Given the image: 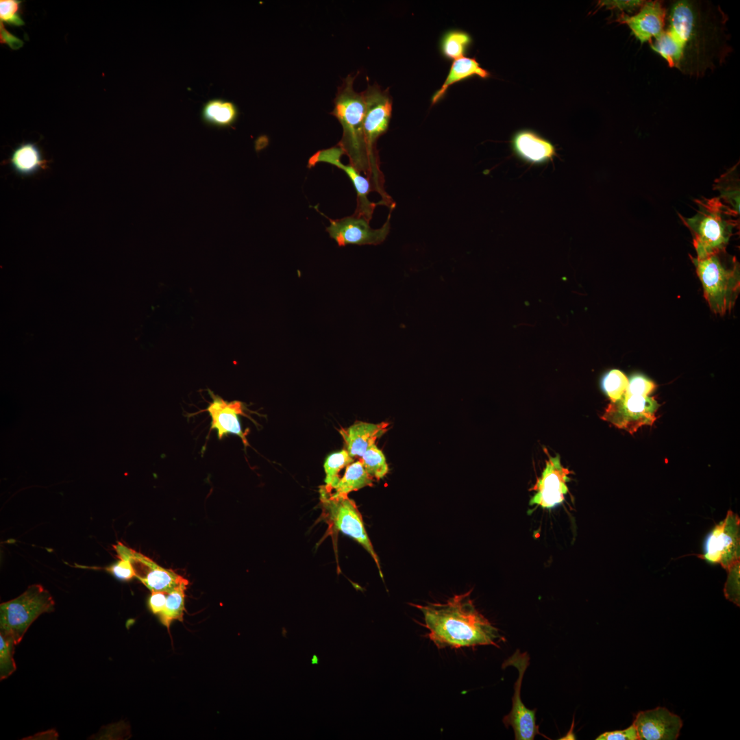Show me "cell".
Instances as JSON below:
<instances>
[{
    "instance_id": "19",
    "label": "cell",
    "mask_w": 740,
    "mask_h": 740,
    "mask_svg": "<svg viewBox=\"0 0 740 740\" xmlns=\"http://www.w3.org/2000/svg\"><path fill=\"white\" fill-rule=\"evenodd\" d=\"M511 145L514 152L521 159L534 164L547 162L555 155V148L550 141L530 130H521L515 134Z\"/></svg>"
},
{
    "instance_id": "23",
    "label": "cell",
    "mask_w": 740,
    "mask_h": 740,
    "mask_svg": "<svg viewBox=\"0 0 740 740\" xmlns=\"http://www.w3.org/2000/svg\"><path fill=\"white\" fill-rule=\"evenodd\" d=\"M9 162L17 174L24 176L34 174L45 164L39 147L32 142H24L16 147Z\"/></svg>"
},
{
    "instance_id": "26",
    "label": "cell",
    "mask_w": 740,
    "mask_h": 740,
    "mask_svg": "<svg viewBox=\"0 0 740 740\" xmlns=\"http://www.w3.org/2000/svg\"><path fill=\"white\" fill-rule=\"evenodd\" d=\"M472 39L466 32L452 29L446 31L441 38L439 50L442 56L448 60L465 57Z\"/></svg>"
},
{
    "instance_id": "17",
    "label": "cell",
    "mask_w": 740,
    "mask_h": 740,
    "mask_svg": "<svg viewBox=\"0 0 740 740\" xmlns=\"http://www.w3.org/2000/svg\"><path fill=\"white\" fill-rule=\"evenodd\" d=\"M667 9L661 1H645L639 10L632 14H621L617 21L628 26L641 43L658 38L665 28Z\"/></svg>"
},
{
    "instance_id": "40",
    "label": "cell",
    "mask_w": 740,
    "mask_h": 740,
    "mask_svg": "<svg viewBox=\"0 0 740 740\" xmlns=\"http://www.w3.org/2000/svg\"><path fill=\"white\" fill-rule=\"evenodd\" d=\"M311 663H312V665H317V664H319V658H318V656H317L316 654H314V655H313V656H312V659H311Z\"/></svg>"
},
{
    "instance_id": "12",
    "label": "cell",
    "mask_w": 740,
    "mask_h": 740,
    "mask_svg": "<svg viewBox=\"0 0 740 740\" xmlns=\"http://www.w3.org/2000/svg\"><path fill=\"white\" fill-rule=\"evenodd\" d=\"M393 209L390 208L385 223L378 229L371 228L369 220L354 214L339 219H329L330 223L326 227V231L338 247L348 245H380L389 234Z\"/></svg>"
},
{
    "instance_id": "29",
    "label": "cell",
    "mask_w": 740,
    "mask_h": 740,
    "mask_svg": "<svg viewBox=\"0 0 740 740\" xmlns=\"http://www.w3.org/2000/svg\"><path fill=\"white\" fill-rule=\"evenodd\" d=\"M628 384V378L618 369H612L605 373L600 382L602 391L612 402L621 399L626 392Z\"/></svg>"
},
{
    "instance_id": "31",
    "label": "cell",
    "mask_w": 740,
    "mask_h": 740,
    "mask_svg": "<svg viewBox=\"0 0 740 740\" xmlns=\"http://www.w3.org/2000/svg\"><path fill=\"white\" fill-rule=\"evenodd\" d=\"M14 643L10 637L0 634V678L9 677L16 669L14 660Z\"/></svg>"
},
{
    "instance_id": "13",
    "label": "cell",
    "mask_w": 740,
    "mask_h": 740,
    "mask_svg": "<svg viewBox=\"0 0 740 740\" xmlns=\"http://www.w3.org/2000/svg\"><path fill=\"white\" fill-rule=\"evenodd\" d=\"M114 548L119 558H126L130 562L135 577L151 592L169 593L182 584H188L186 579L173 571L160 567L149 558L120 542L114 545Z\"/></svg>"
},
{
    "instance_id": "32",
    "label": "cell",
    "mask_w": 740,
    "mask_h": 740,
    "mask_svg": "<svg viewBox=\"0 0 740 740\" xmlns=\"http://www.w3.org/2000/svg\"><path fill=\"white\" fill-rule=\"evenodd\" d=\"M23 2V1L20 0H1V23H3V24L6 23L10 26L13 27H21L24 25L25 22L22 18Z\"/></svg>"
},
{
    "instance_id": "24",
    "label": "cell",
    "mask_w": 740,
    "mask_h": 740,
    "mask_svg": "<svg viewBox=\"0 0 740 740\" xmlns=\"http://www.w3.org/2000/svg\"><path fill=\"white\" fill-rule=\"evenodd\" d=\"M739 163L736 164L719 178L715 180L713 189L716 190L719 199L737 217L739 216Z\"/></svg>"
},
{
    "instance_id": "14",
    "label": "cell",
    "mask_w": 740,
    "mask_h": 740,
    "mask_svg": "<svg viewBox=\"0 0 740 740\" xmlns=\"http://www.w3.org/2000/svg\"><path fill=\"white\" fill-rule=\"evenodd\" d=\"M343 154H345L343 151L338 145L319 150L309 158L307 166L308 168H312L317 163L324 162L343 170L349 177L356 192L357 205L354 214L371 221L374 209L378 204L370 201L368 198L369 193L373 190L371 182L350 164H344L341 160Z\"/></svg>"
},
{
    "instance_id": "38",
    "label": "cell",
    "mask_w": 740,
    "mask_h": 740,
    "mask_svg": "<svg viewBox=\"0 0 740 740\" xmlns=\"http://www.w3.org/2000/svg\"><path fill=\"white\" fill-rule=\"evenodd\" d=\"M168 593L162 591L151 592L148 600V606L153 614L159 615L164 608Z\"/></svg>"
},
{
    "instance_id": "7",
    "label": "cell",
    "mask_w": 740,
    "mask_h": 740,
    "mask_svg": "<svg viewBox=\"0 0 740 740\" xmlns=\"http://www.w3.org/2000/svg\"><path fill=\"white\" fill-rule=\"evenodd\" d=\"M320 502L324 517L330 528L352 537L371 555L383 579L378 556L365 530L363 519L355 502L348 495H333L324 485L319 488Z\"/></svg>"
},
{
    "instance_id": "18",
    "label": "cell",
    "mask_w": 740,
    "mask_h": 740,
    "mask_svg": "<svg viewBox=\"0 0 740 740\" xmlns=\"http://www.w3.org/2000/svg\"><path fill=\"white\" fill-rule=\"evenodd\" d=\"M212 402L202 411H207L211 418L210 430H216L219 439L227 434H235L241 437L245 446L248 445L246 433L243 432L239 415H245L244 406L239 401L227 402L210 390H208Z\"/></svg>"
},
{
    "instance_id": "28",
    "label": "cell",
    "mask_w": 740,
    "mask_h": 740,
    "mask_svg": "<svg viewBox=\"0 0 740 740\" xmlns=\"http://www.w3.org/2000/svg\"><path fill=\"white\" fill-rule=\"evenodd\" d=\"M354 460L347 449H342L329 455L324 463L323 468L325 473V488L329 492H332L333 487L340 479L339 472L347 467Z\"/></svg>"
},
{
    "instance_id": "21",
    "label": "cell",
    "mask_w": 740,
    "mask_h": 740,
    "mask_svg": "<svg viewBox=\"0 0 740 740\" xmlns=\"http://www.w3.org/2000/svg\"><path fill=\"white\" fill-rule=\"evenodd\" d=\"M473 76L486 79L490 77V73L482 68L474 58L463 57L454 60L444 83L432 97V105L443 98L449 86Z\"/></svg>"
},
{
    "instance_id": "20",
    "label": "cell",
    "mask_w": 740,
    "mask_h": 740,
    "mask_svg": "<svg viewBox=\"0 0 740 740\" xmlns=\"http://www.w3.org/2000/svg\"><path fill=\"white\" fill-rule=\"evenodd\" d=\"M388 426L389 423L387 422L372 423L358 421L347 429H341L340 433L349 455L353 458L361 457L371 445L375 444L378 438L388 431Z\"/></svg>"
},
{
    "instance_id": "3",
    "label": "cell",
    "mask_w": 740,
    "mask_h": 740,
    "mask_svg": "<svg viewBox=\"0 0 740 740\" xmlns=\"http://www.w3.org/2000/svg\"><path fill=\"white\" fill-rule=\"evenodd\" d=\"M356 77V75L349 74L343 80L334 99V109L330 112L343 128L342 138L338 146L349 158V164L370 180L373 190L382 197L381 204L388 207L393 201L385 192L384 181L375 175L369 160L364 135L365 104L362 92H358L354 88Z\"/></svg>"
},
{
    "instance_id": "6",
    "label": "cell",
    "mask_w": 740,
    "mask_h": 740,
    "mask_svg": "<svg viewBox=\"0 0 740 740\" xmlns=\"http://www.w3.org/2000/svg\"><path fill=\"white\" fill-rule=\"evenodd\" d=\"M55 602L41 584H34L21 595L0 605V634L18 644L38 616L53 610Z\"/></svg>"
},
{
    "instance_id": "4",
    "label": "cell",
    "mask_w": 740,
    "mask_h": 740,
    "mask_svg": "<svg viewBox=\"0 0 740 740\" xmlns=\"http://www.w3.org/2000/svg\"><path fill=\"white\" fill-rule=\"evenodd\" d=\"M698 208L691 217L678 214L689 230L698 259L725 251L737 229L739 217L717 197L695 199Z\"/></svg>"
},
{
    "instance_id": "27",
    "label": "cell",
    "mask_w": 740,
    "mask_h": 740,
    "mask_svg": "<svg viewBox=\"0 0 740 740\" xmlns=\"http://www.w3.org/2000/svg\"><path fill=\"white\" fill-rule=\"evenodd\" d=\"M186 586L187 584H182L167 594L164 608L158 615L160 622L168 630L173 621H183Z\"/></svg>"
},
{
    "instance_id": "34",
    "label": "cell",
    "mask_w": 740,
    "mask_h": 740,
    "mask_svg": "<svg viewBox=\"0 0 740 740\" xmlns=\"http://www.w3.org/2000/svg\"><path fill=\"white\" fill-rule=\"evenodd\" d=\"M656 388L655 384L641 374H635L628 380V384L626 393L629 395H637L648 396L654 388Z\"/></svg>"
},
{
    "instance_id": "37",
    "label": "cell",
    "mask_w": 740,
    "mask_h": 740,
    "mask_svg": "<svg viewBox=\"0 0 740 740\" xmlns=\"http://www.w3.org/2000/svg\"><path fill=\"white\" fill-rule=\"evenodd\" d=\"M643 0H624V1H601L600 4L608 8L617 9L628 14H634L643 4Z\"/></svg>"
},
{
    "instance_id": "16",
    "label": "cell",
    "mask_w": 740,
    "mask_h": 740,
    "mask_svg": "<svg viewBox=\"0 0 740 740\" xmlns=\"http://www.w3.org/2000/svg\"><path fill=\"white\" fill-rule=\"evenodd\" d=\"M639 740H676L680 735L682 720L665 707L639 711L634 718Z\"/></svg>"
},
{
    "instance_id": "9",
    "label": "cell",
    "mask_w": 740,
    "mask_h": 740,
    "mask_svg": "<svg viewBox=\"0 0 740 740\" xmlns=\"http://www.w3.org/2000/svg\"><path fill=\"white\" fill-rule=\"evenodd\" d=\"M739 518L731 510L726 517L710 532L704 545V553L698 557L719 563L729 569L739 562Z\"/></svg>"
},
{
    "instance_id": "1",
    "label": "cell",
    "mask_w": 740,
    "mask_h": 740,
    "mask_svg": "<svg viewBox=\"0 0 740 740\" xmlns=\"http://www.w3.org/2000/svg\"><path fill=\"white\" fill-rule=\"evenodd\" d=\"M666 19L668 25L650 42L654 51L671 68L684 74L700 77L721 63L727 52L722 50L726 41L724 27L726 22L719 8L698 1H674Z\"/></svg>"
},
{
    "instance_id": "39",
    "label": "cell",
    "mask_w": 740,
    "mask_h": 740,
    "mask_svg": "<svg viewBox=\"0 0 740 740\" xmlns=\"http://www.w3.org/2000/svg\"><path fill=\"white\" fill-rule=\"evenodd\" d=\"M3 25L1 23V43L7 44L14 49L21 47L23 42L7 32Z\"/></svg>"
},
{
    "instance_id": "36",
    "label": "cell",
    "mask_w": 740,
    "mask_h": 740,
    "mask_svg": "<svg viewBox=\"0 0 740 740\" xmlns=\"http://www.w3.org/2000/svg\"><path fill=\"white\" fill-rule=\"evenodd\" d=\"M596 740H639L633 724L624 730L607 731L599 735Z\"/></svg>"
},
{
    "instance_id": "2",
    "label": "cell",
    "mask_w": 740,
    "mask_h": 740,
    "mask_svg": "<svg viewBox=\"0 0 740 740\" xmlns=\"http://www.w3.org/2000/svg\"><path fill=\"white\" fill-rule=\"evenodd\" d=\"M471 590L445 603L412 605L423 613L428 637L439 648L492 645L504 641L498 630L476 608Z\"/></svg>"
},
{
    "instance_id": "10",
    "label": "cell",
    "mask_w": 740,
    "mask_h": 740,
    "mask_svg": "<svg viewBox=\"0 0 740 740\" xmlns=\"http://www.w3.org/2000/svg\"><path fill=\"white\" fill-rule=\"evenodd\" d=\"M659 404L648 396L625 394L619 400L611 402L602 419L630 434L643 426H652Z\"/></svg>"
},
{
    "instance_id": "5",
    "label": "cell",
    "mask_w": 740,
    "mask_h": 740,
    "mask_svg": "<svg viewBox=\"0 0 740 740\" xmlns=\"http://www.w3.org/2000/svg\"><path fill=\"white\" fill-rule=\"evenodd\" d=\"M711 310L723 316L734 307L740 292V266L726 250L698 259L690 255Z\"/></svg>"
},
{
    "instance_id": "8",
    "label": "cell",
    "mask_w": 740,
    "mask_h": 740,
    "mask_svg": "<svg viewBox=\"0 0 740 740\" xmlns=\"http://www.w3.org/2000/svg\"><path fill=\"white\" fill-rule=\"evenodd\" d=\"M362 94L365 104L364 135L369 158L375 175L384 180L376 143L388 130L392 114V98L388 89L383 90L376 84H368Z\"/></svg>"
},
{
    "instance_id": "30",
    "label": "cell",
    "mask_w": 740,
    "mask_h": 740,
    "mask_svg": "<svg viewBox=\"0 0 740 740\" xmlns=\"http://www.w3.org/2000/svg\"><path fill=\"white\" fill-rule=\"evenodd\" d=\"M366 471L376 480L383 478L388 472L385 456L375 444L371 445L361 456Z\"/></svg>"
},
{
    "instance_id": "22",
    "label": "cell",
    "mask_w": 740,
    "mask_h": 740,
    "mask_svg": "<svg viewBox=\"0 0 740 740\" xmlns=\"http://www.w3.org/2000/svg\"><path fill=\"white\" fill-rule=\"evenodd\" d=\"M239 110L232 101L221 98L207 101L202 106L201 119L207 125L217 128L232 126L238 120Z\"/></svg>"
},
{
    "instance_id": "35",
    "label": "cell",
    "mask_w": 740,
    "mask_h": 740,
    "mask_svg": "<svg viewBox=\"0 0 740 740\" xmlns=\"http://www.w3.org/2000/svg\"><path fill=\"white\" fill-rule=\"evenodd\" d=\"M116 578L127 581L135 577V573L130 562L124 558H119V560L110 565L106 569Z\"/></svg>"
},
{
    "instance_id": "15",
    "label": "cell",
    "mask_w": 740,
    "mask_h": 740,
    "mask_svg": "<svg viewBox=\"0 0 740 740\" xmlns=\"http://www.w3.org/2000/svg\"><path fill=\"white\" fill-rule=\"evenodd\" d=\"M571 472L562 466L559 456H549L541 476L537 479L532 490L536 491L530 505H537L551 509L560 504L568 493L567 483L571 480Z\"/></svg>"
},
{
    "instance_id": "11",
    "label": "cell",
    "mask_w": 740,
    "mask_h": 740,
    "mask_svg": "<svg viewBox=\"0 0 740 740\" xmlns=\"http://www.w3.org/2000/svg\"><path fill=\"white\" fill-rule=\"evenodd\" d=\"M529 656L527 652L521 653L519 650L506 659L502 667L513 666L519 671V677L515 683V693L512 698V708L506 715L503 722L506 727L512 726L516 740H532L539 733V726L536 724V709L526 708L521 700V687L523 674L529 665Z\"/></svg>"
},
{
    "instance_id": "25",
    "label": "cell",
    "mask_w": 740,
    "mask_h": 740,
    "mask_svg": "<svg viewBox=\"0 0 740 740\" xmlns=\"http://www.w3.org/2000/svg\"><path fill=\"white\" fill-rule=\"evenodd\" d=\"M373 478L366 471L362 462H352L345 469L343 477L333 487V495H344L356 491L366 486H373Z\"/></svg>"
},
{
    "instance_id": "33",
    "label": "cell",
    "mask_w": 740,
    "mask_h": 740,
    "mask_svg": "<svg viewBox=\"0 0 740 740\" xmlns=\"http://www.w3.org/2000/svg\"><path fill=\"white\" fill-rule=\"evenodd\" d=\"M739 562L732 566L728 580L724 587V595L726 599L739 606Z\"/></svg>"
}]
</instances>
